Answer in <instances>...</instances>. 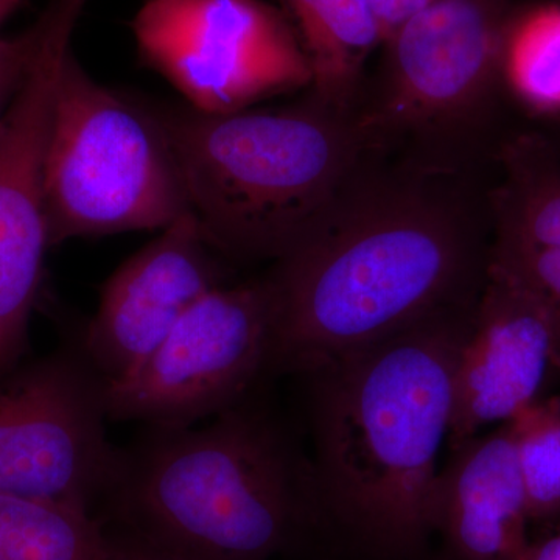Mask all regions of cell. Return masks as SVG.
<instances>
[{
    "label": "cell",
    "mask_w": 560,
    "mask_h": 560,
    "mask_svg": "<svg viewBox=\"0 0 560 560\" xmlns=\"http://www.w3.org/2000/svg\"><path fill=\"white\" fill-rule=\"evenodd\" d=\"M43 35V20L35 22L31 28L11 36L0 38V121L5 117L11 102L21 90Z\"/></svg>",
    "instance_id": "ac0fdd59"
},
{
    "label": "cell",
    "mask_w": 560,
    "mask_h": 560,
    "mask_svg": "<svg viewBox=\"0 0 560 560\" xmlns=\"http://www.w3.org/2000/svg\"><path fill=\"white\" fill-rule=\"evenodd\" d=\"M271 326L265 278L209 291L149 359L105 382L108 419L194 425L241 404L268 374Z\"/></svg>",
    "instance_id": "ba28073f"
},
{
    "label": "cell",
    "mask_w": 560,
    "mask_h": 560,
    "mask_svg": "<svg viewBox=\"0 0 560 560\" xmlns=\"http://www.w3.org/2000/svg\"><path fill=\"white\" fill-rule=\"evenodd\" d=\"M190 212L156 109L62 65L46 164L49 246L80 237L165 230Z\"/></svg>",
    "instance_id": "5b68a950"
},
{
    "label": "cell",
    "mask_w": 560,
    "mask_h": 560,
    "mask_svg": "<svg viewBox=\"0 0 560 560\" xmlns=\"http://www.w3.org/2000/svg\"><path fill=\"white\" fill-rule=\"evenodd\" d=\"M102 560H178L172 558L167 552L143 540L142 537L130 536L120 537V539L110 540L106 537L105 552Z\"/></svg>",
    "instance_id": "ffe728a7"
},
{
    "label": "cell",
    "mask_w": 560,
    "mask_h": 560,
    "mask_svg": "<svg viewBox=\"0 0 560 560\" xmlns=\"http://www.w3.org/2000/svg\"><path fill=\"white\" fill-rule=\"evenodd\" d=\"M312 69L308 92L337 108L360 103L361 75L383 43L368 0H283Z\"/></svg>",
    "instance_id": "5bb4252c"
},
{
    "label": "cell",
    "mask_w": 560,
    "mask_h": 560,
    "mask_svg": "<svg viewBox=\"0 0 560 560\" xmlns=\"http://www.w3.org/2000/svg\"><path fill=\"white\" fill-rule=\"evenodd\" d=\"M456 168L407 162L350 180L326 217L264 276L268 374L318 370L434 313L477 300L490 220Z\"/></svg>",
    "instance_id": "6da1fadb"
},
{
    "label": "cell",
    "mask_w": 560,
    "mask_h": 560,
    "mask_svg": "<svg viewBox=\"0 0 560 560\" xmlns=\"http://www.w3.org/2000/svg\"><path fill=\"white\" fill-rule=\"evenodd\" d=\"M191 215L232 260L289 254L374 156L357 120L308 92L283 108L205 114L156 109Z\"/></svg>",
    "instance_id": "277c9868"
},
{
    "label": "cell",
    "mask_w": 560,
    "mask_h": 560,
    "mask_svg": "<svg viewBox=\"0 0 560 560\" xmlns=\"http://www.w3.org/2000/svg\"><path fill=\"white\" fill-rule=\"evenodd\" d=\"M503 81L528 108L560 114V5H540L510 21Z\"/></svg>",
    "instance_id": "2e32d148"
},
{
    "label": "cell",
    "mask_w": 560,
    "mask_h": 560,
    "mask_svg": "<svg viewBox=\"0 0 560 560\" xmlns=\"http://www.w3.org/2000/svg\"><path fill=\"white\" fill-rule=\"evenodd\" d=\"M22 3V0H0V25Z\"/></svg>",
    "instance_id": "7402d4cb"
},
{
    "label": "cell",
    "mask_w": 560,
    "mask_h": 560,
    "mask_svg": "<svg viewBox=\"0 0 560 560\" xmlns=\"http://www.w3.org/2000/svg\"><path fill=\"white\" fill-rule=\"evenodd\" d=\"M451 452L431 503L433 560H526L528 497L512 422Z\"/></svg>",
    "instance_id": "4fadbf2b"
},
{
    "label": "cell",
    "mask_w": 560,
    "mask_h": 560,
    "mask_svg": "<svg viewBox=\"0 0 560 560\" xmlns=\"http://www.w3.org/2000/svg\"><path fill=\"white\" fill-rule=\"evenodd\" d=\"M215 253L187 212L114 271L84 340L86 359L103 381L130 374L190 307L224 285Z\"/></svg>",
    "instance_id": "7c38bea8"
},
{
    "label": "cell",
    "mask_w": 560,
    "mask_h": 560,
    "mask_svg": "<svg viewBox=\"0 0 560 560\" xmlns=\"http://www.w3.org/2000/svg\"><path fill=\"white\" fill-rule=\"evenodd\" d=\"M378 25H381L383 43L394 35V32L410 20L412 14L429 7L436 0H368Z\"/></svg>",
    "instance_id": "d6986e66"
},
{
    "label": "cell",
    "mask_w": 560,
    "mask_h": 560,
    "mask_svg": "<svg viewBox=\"0 0 560 560\" xmlns=\"http://www.w3.org/2000/svg\"><path fill=\"white\" fill-rule=\"evenodd\" d=\"M105 381L90 361L55 357L0 385V492L90 508L117 481Z\"/></svg>",
    "instance_id": "9c48e42d"
},
{
    "label": "cell",
    "mask_w": 560,
    "mask_h": 560,
    "mask_svg": "<svg viewBox=\"0 0 560 560\" xmlns=\"http://www.w3.org/2000/svg\"><path fill=\"white\" fill-rule=\"evenodd\" d=\"M508 25L501 0H436L405 21L386 40L377 92L357 108L372 153L411 143L436 165V145L478 127L503 81Z\"/></svg>",
    "instance_id": "8992f818"
},
{
    "label": "cell",
    "mask_w": 560,
    "mask_h": 560,
    "mask_svg": "<svg viewBox=\"0 0 560 560\" xmlns=\"http://www.w3.org/2000/svg\"><path fill=\"white\" fill-rule=\"evenodd\" d=\"M477 300L305 374L313 475L337 560L434 559L438 456Z\"/></svg>",
    "instance_id": "7a4b0ae2"
},
{
    "label": "cell",
    "mask_w": 560,
    "mask_h": 560,
    "mask_svg": "<svg viewBox=\"0 0 560 560\" xmlns=\"http://www.w3.org/2000/svg\"><path fill=\"white\" fill-rule=\"evenodd\" d=\"M555 375L560 370L547 305L518 276L489 259L453 382L448 448L517 418L547 397Z\"/></svg>",
    "instance_id": "8fae6325"
},
{
    "label": "cell",
    "mask_w": 560,
    "mask_h": 560,
    "mask_svg": "<svg viewBox=\"0 0 560 560\" xmlns=\"http://www.w3.org/2000/svg\"><path fill=\"white\" fill-rule=\"evenodd\" d=\"M105 545L88 508L0 492V560H102Z\"/></svg>",
    "instance_id": "9a60e30c"
},
{
    "label": "cell",
    "mask_w": 560,
    "mask_h": 560,
    "mask_svg": "<svg viewBox=\"0 0 560 560\" xmlns=\"http://www.w3.org/2000/svg\"><path fill=\"white\" fill-rule=\"evenodd\" d=\"M517 441L530 523L560 521V394L511 420Z\"/></svg>",
    "instance_id": "e0dca14e"
},
{
    "label": "cell",
    "mask_w": 560,
    "mask_h": 560,
    "mask_svg": "<svg viewBox=\"0 0 560 560\" xmlns=\"http://www.w3.org/2000/svg\"><path fill=\"white\" fill-rule=\"evenodd\" d=\"M86 0H50L27 77L0 121V370L24 350L49 246L46 164L55 95Z\"/></svg>",
    "instance_id": "30bf717a"
},
{
    "label": "cell",
    "mask_w": 560,
    "mask_h": 560,
    "mask_svg": "<svg viewBox=\"0 0 560 560\" xmlns=\"http://www.w3.org/2000/svg\"><path fill=\"white\" fill-rule=\"evenodd\" d=\"M153 427L110 489L136 536L178 560H337L312 460L246 399L198 429Z\"/></svg>",
    "instance_id": "3957f363"
},
{
    "label": "cell",
    "mask_w": 560,
    "mask_h": 560,
    "mask_svg": "<svg viewBox=\"0 0 560 560\" xmlns=\"http://www.w3.org/2000/svg\"><path fill=\"white\" fill-rule=\"evenodd\" d=\"M526 560H560V533L530 541Z\"/></svg>",
    "instance_id": "44dd1931"
},
{
    "label": "cell",
    "mask_w": 560,
    "mask_h": 560,
    "mask_svg": "<svg viewBox=\"0 0 560 560\" xmlns=\"http://www.w3.org/2000/svg\"><path fill=\"white\" fill-rule=\"evenodd\" d=\"M131 31L140 58L200 113L312 86L293 25L261 0H145Z\"/></svg>",
    "instance_id": "52a82bcc"
}]
</instances>
